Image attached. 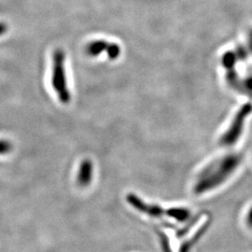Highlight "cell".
Here are the masks:
<instances>
[{
  "instance_id": "277c9868",
  "label": "cell",
  "mask_w": 252,
  "mask_h": 252,
  "mask_svg": "<svg viewBox=\"0 0 252 252\" xmlns=\"http://www.w3.org/2000/svg\"><path fill=\"white\" fill-rule=\"evenodd\" d=\"M126 201L131 207H134L135 210L146 214L148 216L155 218V219L169 218L168 209H163L162 207L154 204H148L134 193H128L126 195Z\"/></svg>"
},
{
  "instance_id": "3957f363",
  "label": "cell",
  "mask_w": 252,
  "mask_h": 252,
  "mask_svg": "<svg viewBox=\"0 0 252 252\" xmlns=\"http://www.w3.org/2000/svg\"><path fill=\"white\" fill-rule=\"evenodd\" d=\"M65 56L63 51L56 50L53 56V75L52 85L56 93L58 99L64 105L68 104L71 100V95L66 83L65 68H64Z\"/></svg>"
},
{
  "instance_id": "9c48e42d",
  "label": "cell",
  "mask_w": 252,
  "mask_h": 252,
  "mask_svg": "<svg viewBox=\"0 0 252 252\" xmlns=\"http://www.w3.org/2000/svg\"><path fill=\"white\" fill-rule=\"evenodd\" d=\"M244 222H245V225L247 226V228L252 231V205L248 207V209L245 212Z\"/></svg>"
},
{
  "instance_id": "5b68a950",
  "label": "cell",
  "mask_w": 252,
  "mask_h": 252,
  "mask_svg": "<svg viewBox=\"0 0 252 252\" xmlns=\"http://www.w3.org/2000/svg\"><path fill=\"white\" fill-rule=\"evenodd\" d=\"M94 176V164L90 160L85 159L81 162L78 176H77V182L81 187H87L90 185Z\"/></svg>"
},
{
  "instance_id": "52a82bcc",
  "label": "cell",
  "mask_w": 252,
  "mask_h": 252,
  "mask_svg": "<svg viewBox=\"0 0 252 252\" xmlns=\"http://www.w3.org/2000/svg\"><path fill=\"white\" fill-rule=\"evenodd\" d=\"M106 52L108 53V58H109V59L115 60L116 58H118V56L120 55V54H121V49H120V47L118 46V44L109 43Z\"/></svg>"
},
{
  "instance_id": "ba28073f",
  "label": "cell",
  "mask_w": 252,
  "mask_h": 252,
  "mask_svg": "<svg viewBox=\"0 0 252 252\" xmlns=\"http://www.w3.org/2000/svg\"><path fill=\"white\" fill-rule=\"evenodd\" d=\"M12 150V144L5 139H0V155H5L10 153Z\"/></svg>"
},
{
  "instance_id": "8fae6325",
  "label": "cell",
  "mask_w": 252,
  "mask_h": 252,
  "mask_svg": "<svg viewBox=\"0 0 252 252\" xmlns=\"http://www.w3.org/2000/svg\"><path fill=\"white\" fill-rule=\"evenodd\" d=\"M223 63L226 67H232L234 63V56L232 54H225L223 58Z\"/></svg>"
},
{
  "instance_id": "6da1fadb",
  "label": "cell",
  "mask_w": 252,
  "mask_h": 252,
  "mask_svg": "<svg viewBox=\"0 0 252 252\" xmlns=\"http://www.w3.org/2000/svg\"><path fill=\"white\" fill-rule=\"evenodd\" d=\"M242 162L241 154L227 153L207 162L194 179L192 192L199 196L220 189L239 170Z\"/></svg>"
},
{
  "instance_id": "8992f818",
  "label": "cell",
  "mask_w": 252,
  "mask_h": 252,
  "mask_svg": "<svg viewBox=\"0 0 252 252\" xmlns=\"http://www.w3.org/2000/svg\"><path fill=\"white\" fill-rule=\"evenodd\" d=\"M108 44L109 43L105 40H94L87 46V53L92 56H97L102 54V52L107 51Z\"/></svg>"
},
{
  "instance_id": "7a4b0ae2",
  "label": "cell",
  "mask_w": 252,
  "mask_h": 252,
  "mask_svg": "<svg viewBox=\"0 0 252 252\" xmlns=\"http://www.w3.org/2000/svg\"><path fill=\"white\" fill-rule=\"evenodd\" d=\"M252 114V106L245 104L239 108L219 138V144L227 149H231L239 143L242 138L248 123V119Z\"/></svg>"
},
{
  "instance_id": "30bf717a",
  "label": "cell",
  "mask_w": 252,
  "mask_h": 252,
  "mask_svg": "<svg viewBox=\"0 0 252 252\" xmlns=\"http://www.w3.org/2000/svg\"><path fill=\"white\" fill-rule=\"evenodd\" d=\"M157 234L161 238V242H162V252H172L171 247L169 244V240L167 237H165V235L161 233L160 231H157Z\"/></svg>"
}]
</instances>
